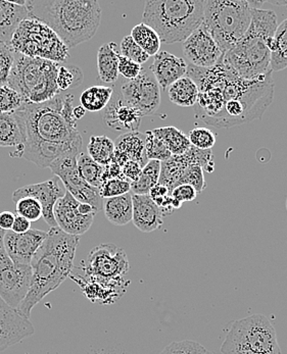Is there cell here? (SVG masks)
I'll use <instances>...</instances> for the list:
<instances>
[{"label": "cell", "instance_id": "obj_1", "mask_svg": "<svg viewBox=\"0 0 287 354\" xmlns=\"http://www.w3.org/2000/svg\"><path fill=\"white\" fill-rule=\"evenodd\" d=\"M63 98L59 95L44 104L24 102L20 113L25 126L26 141L14 156L40 167H48L64 156H78L83 140L77 125L68 123L62 113Z\"/></svg>", "mask_w": 287, "mask_h": 354}, {"label": "cell", "instance_id": "obj_2", "mask_svg": "<svg viewBox=\"0 0 287 354\" xmlns=\"http://www.w3.org/2000/svg\"><path fill=\"white\" fill-rule=\"evenodd\" d=\"M79 243V236L68 235L59 227L47 232L46 239L32 259L31 285L19 306V312L27 319L45 296L57 290L71 276Z\"/></svg>", "mask_w": 287, "mask_h": 354}, {"label": "cell", "instance_id": "obj_3", "mask_svg": "<svg viewBox=\"0 0 287 354\" xmlns=\"http://www.w3.org/2000/svg\"><path fill=\"white\" fill-rule=\"evenodd\" d=\"M29 18L44 21L68 48L91 39L102 21V8L95 0H29Z\"/></svg>", "mask_w": 287, "mask_h": 354}, {"label": "cell", "instance_id": "obj_4", "mask_svg": "<svg viewBox=\"0 0 287 354\" xmlns=\"http://www.w3.org/2000/svg\"><path fill=\"white\" fill-rule=\"evenodd\" d=\"M278 28L277 15L273 10L252 8V21L246 35L223 61L244 80H260L272 75L271 49Z\"/></svg>", "mask_w": 287, "mask_h": 354}, {"label": "cell", "instance_id": "obj_5", "mask_svg": "<svg viewBox=\"0 0 287 354\" xmlns=\"http://www.w3.org/2000/svg\"><path fill=\"white\" fill-rule=\"evenodd\" d=\"M203 0H147L142 23L166 44L184 42L203 21Z\"/></svg>", "mask_w": 287, "mask_h": 354}, {"label": "cell", "instance_id": "obj_6", "mask_svg": "<svg viewBox=\"0 0 287 354\" xmlns=\"http://www.w3.org/2000/svg\"><path fill=\"white\" fill-rule=\"evenodd\" d=\"M61 64L32 59L15 51V61L6 85L18 92L24 102L44 104L59 94L57 70Z\"/></svg>", "mask_w": 287, "mask_h": 354}, {"label": "cell", "instance_id": "obj_7", "mask_svg": "<svg viewBox=\"0 0 287 354\" xmlns=\"http://www.w3.org/2000/svg\"><path fill=\"white\" fill-rule=\"evenodd\" d=\"M252 21V8L243 0H207L203 25L223 53L230 50L246 35Z\"/></svg>", "mask_w": 287, "mask_h": 354}, {"label": "cell", "instance_id": "obj_8", "mask_svg": "<svg viewBox=\"0 0 287 354\" xmlns=\"http://www.w3.org/2000/svg\"><path fill=\"white\" fill-rule=\"evenodd\" d=\"M222 354H281L275 328L264 315L237 319L223 341Z\"/></svg>", "mask_w": 287, "mask_h": 354}, {"label": "cell", "instance_id": "obj_9", "mask_svg": "<svg viewBox=\"0 0 287 354\" xmlns=\"http://www.w3.org/2000/svg\"><path fill=\"white\" fill-rule=\"evenodd\" d=\"M10 47L16 53L32 59L62 64L68 57V46L44 21L28 18L17 28Z\"/></svg>", "mask_w": 287, "mask_h": 354}, {"label": "cell", "instance_id": "obj_10", "mask_svg": "<svg viewBox=\"0 0 287 354\" xmlns=\"http://www.w3.org/2000/svg\"><path fill=\"white\" fill-rule=\"evenodd\" d=\"M6 231L0 229V297L19 310L29 291L32 280L31 266L14 263L4 248Z\"/></svg>", "mask_w": 287, "mask_h": 354}, {"label": "cell", "instance_id": "obj_11", "mask_svg": "<svg viewBox=\"0 0 287 354\" xmlns=\"http://www.w3.org/2000/svg\"><path fill=\"white\" fill-rule=\"evenodd\" d=\"M82 265L84 274L104 280H121L130 269L125 250L113 243L94 248Z\"/></svg>", "mask_w": 287, "mask_h": 354}, {"label": "cell", "instance_id": "obj_12", "mask_svg": "<svg viewBox=\"0 0 287 354\" xmlns=\"http://www.w3.org/2000/svg\"><path fill=\"white\" fill-rule=\"evenodd\" d=\"M78 156H64L55 160L48 169L63 182L64 187L79 203H89L96 212L102 209V197L98 188L81 179L77 169Z\"/></svg>", "mask_w": 287, "mask_h": 354}, {"label": "cell", "instance_id": "obj_13", "mask_svg": "<svg viewBox=\"0 0 287 354\" xmlns=\"http://www.w3.org/2000/svg\"><path fill=\"white\" fill-rule=\"evenodd\" d=\"M121 95L143 117L153 115L160 105V87L151 71L142 70L136 79L124 83Z\"/></svg>", "mask_w": 287, "mask_h": 354}, {"label": "cell", "instance_id": "obj_14", "mask_svg": "<svg viewBox=\"0 0 287 354\" xmlns=\"http://www.w3.org/2000/svg\"><path fill=\"white\" fill-rule=\"evenodd\" d=\"M213 158L212 150H201L192 146L185 153L172 156L168 160L162 162L158 184L166 186L171 193L173 189L177 187L178 181L186 167L198 166L207 173H213L215 169Z\"/></svg>", "mask_w": 287, "mask_h": 354}, {"label": "cell", "instance_id": "obj_15", "mask_svg": "<svg viewBox=\"0 0 287 354\" xmlns=\"http://www.w3.org/2000/svg\"><path fill=\"white\" fill-rule=\"evenodd\" d=\"M182 49L188 63L196 68H214L225 55L203 24L182 42Z\"/></svg>", "mask_w": 287, "mask_h": 354}, {"label": "cell", "instance_id": "obj_16", "mask_svg": "<svg viewBox=\"0 0 287 354\" xmlns=\"http://www.w3.org/2000/svg\"><path fill=\"white\" fill-rule=\"evenodd\" d=\"M66 189L59 185V179L57 177L51 178L42 183L31 184L17 189L12 193V199L15 203L23 197H33L39 201L42 207V216L45 222L50 228L57 227L53 209L55 203L61 197L65 195Z\"/></svg>", "mask_w": 287, "mask_h": 354}, {"label": "cell", "instance_id": "obj_17", "mask_svg": "<svg viewBox=\"0 0 287 354\" xmlns=\"http://www.w3.org/2000/svg\"><path fill=\"white\" fill-rule=\"evenodd\" d=\"M34 332L30 319L0 297V353L32 336Z\"/></svg>", "mask_w": 287, "mask_h": 354}, {"label": "cell", "instance_id": "obj_18", "mask_svg": "<svg viewBox=\"0 0 287 354\" xmlns=\"http://www.w3.org/2000/svg\"><path fill=\"white\" fill-rule=\"evenodd\" d=\"M79 201H76L68 191L65 195L55 203L53 209L55 223L62 231L68 235L79 236L86 233L92 224L96 214H82L79 212Z\"/></svg>", "mask_w": 287, "mask_h": 354}, {"label": "cell", "instance_id": "obj_19", "mask_svg": "<svg viewBox=\"0 0 287 354\" xmlns=\"http://www.w3.org/2000/svg\"><path fill=\"white\" fill-rule=\"evenodd\" d=\"M47 232L31 229L23 234L6 231L4 248L10 259L19 265L31 266L32 259L46 239Z\"/></svg>", "mask_w": 287, "mask_h": 354}, {"label": "cell", "instance_id": "obj_20", "mask_svg": "<svg viewBox=\"0 0 287 354\" xmlns=\"http://www.w3.org/2000/svg\"><path fill=\"white\" fill-rule=\"evenodd\" d=\"M143 115L140 111L128 104L122 95L113 92L110 104L104 109V124L115 132H136L140 127Z\"/></svg>", "mask_w": 287, "mask_h": 354}, {"label": "cell", "instance_id": "obj_21", "mask_svg": "<svg viewBox=\"0 0 287 354\" xmlns=\"http://www.w3.org/2000/svg\"><path fill=\"white\" fill-rule=\"evenodd\" d=\"M80 278L82 279L76 282L80 285L84 295L93 304H113L117 298L124 295L130 283L125 279L104 280V279L86 276V274Z\"/></svg>", "mask_w": 287, "mask_h": 354}, {"label": "cell", "instance_id": "obj_22", "mask_svg": "<svg viewBox=\"0 0 287 354\" xmlns=\"http://www.w3.org/2000/svg\"><path fill=\"white\" fill-rule=\"evenodd\" d=\"M149 71L160 87L165 90L179 79L185 77L187 74V64L181 57L168 51H160L154 57Z\"/></svg>", "mask_w": 287, "mask_h": 354}, {"label": "cell", "instance_id": "obj_23", "mask_svg": "<svg viewBox=\"0 0 287 354\" xmlns=\"http://www.w3.org/2000/svg\"><path fill=\"white\" fill-rule=\"evenodd\" d=\"M128 160L138 162L145 167L149 160L145 153V135L142 133H124L115 142L113 162L123 167Z\"/></svg>", "mask_w": 287, "mask_h": 354}, {"label": "cell", "instance_id": "obj_24", "mask_svg": "<svg viewBox=\"0 0 287 354\" xmlns=\"http://www.w3.org/2000/svg\"><path fill=\"white\" fill-rule=\"evenodd\" d=\"M132 223L139 231L151 233L163 226L164 214L149 195L132 194Z\"/></svg>", "mask_w": 287, "mask_h": 354}, {"label": "cell", "instance_id": "obj_25", "mask_svg": "<svg viewBox=\"0 0 287 354\" xmlns=\"http://www.w3.org/2000/svg\"><path fill=\"white\" fill-rule=\"evenodd\" d=\"M28 18L29 10L26 6V0H0V42L10 45L17 28Z\"/></svg>", "mask_w": 287, "mask_h": 354}, {"label": "cell", "instance_id": "obj_26", "mask_svg": "<svg viewBox=\"0 0 287 354\" xmlns=\"http://www.w3.org/2000/svg\"><path fill=\"white\" fill-rule=\"evenodd\" d=\"M25 141V126L18 111L0 113V147H16L19 150Z\"/></svg>", "mask_w": 287, "mask_h": 354}, {"label": "cell", "instance_id": "obj_27", "mask_svg": "<svg viewBox=\"0 0 287 354\" xmlns=\"http://www.w3.org/2000/svg\"><path fill=\"white\" fill-rule=\"evenodd\" d=\"M120 55L119 47L115 42L106 43L98 49V76L102 82L115 83L119 78Z\"/></svg>", "mask_w": 287, "mask_h": 354}, {"label": "cell", "instance_id": "obj_28", "mask_svg": "<svg viewBox=\"0 0 287 354\" xmlns=\"http://www.w3.org/2000/svg\"><path fill=\"white\" fill-rule=\"evenodd\" d=\"M102 209H104L107 218L110 221L111 224L115 226H126L132 222L131 193L107 199Z\"/></svg>", "mask_w": 287, "mask_h": 354}, {"label": "cell", "instance_id": "obj_29", "mask_svg": "<svg viewBox=\"0 0 287 354\" xmlns=\"http://www.w3.org/2000/svg\"><path fill=\"white\" fill-rule=\"evenodd\" d=\"M168 95L171 102L178 106H194L198 102V87L192 78L185 76L168 88Z\"/></svg>", "mask_w": 287, "mask_h": 354}, {"label": "cell", "instance_id": "obj_30", "mask_svg": "<svg viewBox=\"0 0 287 354\" xmlns=\"http://www.w3.org/2000/svg\"><path fill=\"white\" fill-rule=\"evenodd\" d=\"M154 135L168 148L172 156H181L192 147L187 135L175 127H163L153 130Z\"/></svg>", "mask_w": 287, "mask_h": 354}, {"label": "cell", "instance_id": "obj_31", "mask_svg": "<svg viewBox=\"0 0 287 354\" xmlns=\"http://www.w3.org/2000/svg\"><path fill=\"white\" fill-rule=\"evenodd\" d=\"M113 89L107 86H92L84 90L80 96L81 106L86 111H100L110 104Z\"/></svg>", "mask_w": 287, "mask_h": 354}, {"label": "cell", "instance_id": "obj_32", "mask_svg": "<svg viewBox=\"0 0 287 354\" xmlns=\"http://www.w3.org/2000/svg\"><path fill=\"white\" fill-rule=\"evenodd\" d=\"M160 169L162 162L158 160H149L142 167L138 179L131 183L133 194L149 195V191L160 181Z\"/></svg>", "mask_w": 287, "mask_h": 354}, {"label": "cell", "instance_id": "obj_33", "mask_svg": "<svg viewBox=\"0 0 287 354\" xmlns=\"http://www.w3.org/2000/svg\"><path fill=\"white\" fill-rule=\"evenodd\" d=\"M270 64L272 72H279L287 68V19L276 30Z\"/></svg>", "mask_w": 287, "mask_h": 354}, {"label": "cell", "instance_id": "obj_34", "mask_svg": "<svg viewBox=\"0 0 287 354\" xmlns=\"http://www.w3.org/2000/svg\"><path fill=\"white\" fill-rule=\"evenodd\" d=\"M130 36L149 57H155L156 53H160V43H162L160 37L153 28L145 25V23L135 26Z\"/></svg>", "mask_w": 287, "mask_h": 354}, {"label": "cell", "instance_id": "obj_35", "mask_svg": "<svg viewBox=\"0 0 287 354\" xmlns=\"http://www.w3.org/2000/svg\"><path fill=\"white\" fill-rule=\"evenodd\" d=\"M115 142L108 136H91L89 143V154L100 166L106 167L113 162Z\"/></svg>", "mask_w": 287, "mask_h": 354}, {"label": "cell", "instance_id": "obj_36", "mask_svg": "<svg viewBox=\"0 0 287 354\" xmlns=\"http://www.w3.org/2000/svg\"><path fill=\"white\" fill-rule=\"evenodd\" d=\"M77 169L81 179L94 188H100L102 183L104 167L92 160L89 154L80 153L77 158Z\"/></svg>", "mask_w": 287, "mask_h": 354}, {"label": "cell", "instance_id": "obj_37", "mask_svg": "<svg viewBox=\"0 0 287 354\" xmlns=\"http://www.w3.org/2000/svg\"><path fill=\"white\" fill-rule=\"evenodd\" d=\"M82 81L83 73L80 68L59 64L57 75V85L59 92L77 87Z\"/></svg>", "mask_w": 287, "mask_h": 354}, {"label": "cell", "instance_id": "obj_38", "mask_svg": "<svg viewBox=\"0 0 287 354\" xmlns=\"http://www.w3.org/2000/svg\"><path fill=\"white\" fill-rule=\"evenodd\" d=\"M145 135L147 160L164 162L172 156L167 146L154 135L153 131H147Z\"/></svg>", "mask_w": 287, "mask_h": 354}, {"label": "cell", "instance_id": "obj_39", "mask_svg": "<svg viewBox=\"0 0 287 354\" xmlns=\"http://www.w3.org/2000/svg\"><path fill=\"white\" fill-rule=\"evenodd\" d=\"M18 216L27 218L30 222H36L42 216V207L39 201L33 197H23L16 203Z\"/></svg>", "mask_w": 287, "mask_h": 354}, {"label": "cell", "instance_id": "obj_40", "mask_svg": "<svg viewBox=\"0 0 287 354\" xmlns=\"http://www.w3.org/2000/svg\"><path fill=\"white\" fill-rule=\"evenodd\" d=\"M120 55L139 64L147 63L151 57L136 44L131 36H126L122 40L120 45Z\"/></svg>", "mask_w": 287, "mask_h": 354}, {"label": "cell", "instance_id": "obj_41", "mask_svg": "<svg viewBox=\"0 0 287 354\" xmlns=\"http://www.w3.org/2000/svg\"><path fill=\"white\" fill-rule=\"evenodd\" d=\"M100 197L102 198H113V197L121 196L127 194L131 191V183L127 180L113 179L102 182L98 188Z\"/></svg>", "mask_w": 287, "mask_h": 354}, {"label": "cell", "instance_id": "obj_42", "mask_svg": "<svg viewBox=\"0 0 287 354\" xmlns=\"http://www.w3.org/2000/svg\"><path fill=\"white\" fill-rule=\"evenodd\" d=\"M24 104L22 97L8 85L0 86V113L16 111Z\"/></svg>", "mask_w": 287, "mask_h": 354}, {"label": "cell", "instance_id": "obj_43", "mask_svg": "<svg viewBox=\"0 0 287 354\" xmlns=\"http://www.w3.org/2000/svg\"><path fill=\"white\" fill-rule=\"evenodd\" d=\"M188 139L192 146L201 150H211L216 143L215 134L205 127H198L190 131Z\"/></svg>", "mask_w": 287, "mask_h": 354}, {"label": "cell", "instance_id": "obj_44", "mask_svg": "<svg viewBox=\"0 0 287 354\" xmlns=\"http://www.w3.org/2000/svg\"><path fill=\"white\" fill-rule=\"evenodd\" d=\"M182 184H187L196 189V192L201 193L207 187L205 184V175H203V169L198 166H189L186 167L184 173L182 174L181 178L178 181L177 186Z\"/></svg>", "mask_w": 287, "mask_h": 354}, {"label": "cell", "instance_id": "obj_45", "mask_svg": "<svg viewBox=\"0 0 287 354\" xmlns=\"http://www.w3.org/2000/svg\"><path fill=\"white\" fill-rule=\"evenodd\" d=\"M160 354H207V349L196 341L184 340L173 342Z\"/></svg>", "mask_w": 287, "mask_h": 354}, {"label": "cell", "instance_id": "obj_46", "mask_svg": "<svg viewBox=\"0 0 287 354\" xmlns=\"http://www.w3.org/2000/svg\"><path fill=\"white\" fill-rule=\"evenodd\" d=\"M14 61V49L10 45L0 42V86L6 85Z\"/></svg>", "mask_w": 287, "mask_h": 354}, {"label": "cell", "instance_id": "obj_47", "mask_svg": "<svg viewBox=\"0 0 287 354\" xmlns=\"http://www.w3.org/2000/svg\"><path fill=\"white\" fill-rule=\"evenodd\" d=\"M142 72L141 64L130 61L126 57L120 55L119 59V74L125 77L128 80H134Z\"/></svg>", "mask_w": 287, "mask_h": 354}, {"label": "cell", "instance_id": "obj_48", "mask_svg": "<svg viewBox=\"0 0 287 354\" xmlns=\"http://www.w3.org/2000/svg\"><path fill=\"white\" fill-rule=\"evenodd\" d=\"M198 194V193L196 192V189L192 186L187 185V184H182V185L177 186L171 191L172 198L180 201L181 203L194 201Z\"/></svg>", "mask_w": 287, "mask_h": 354}, {"label": "cell", "instance_id": "obj_49", "mask_svg": "<svg viewBox=\"0 0 287 354\" xmlns=\"http://www.w3.org/2000/svg\"><path fill=\"white\" fill-rule=\"evenodd\" d=\"M142 166L138 162H133V160H128L123 167H122V171H123L124 177L132 183L136 181L140 176L141 171H142Z\"/></svg>", "mask_w": 287, "mask_h": 354}, {"label": "cell", "instance_id": "obj_50", "mask_svg": "<svg viewBox=\"0 0 287 354\" xmlns=\"http://www.w3.org/2000/svg\"><path fill=\"white\" fill-rule=\"evenodd\" d=\"M113 179L127 180L124 177L122 167L115 162H111L108 166L104 167V174H102V182Z\"/></svg>", "mask_w": 287, "mask_h": 354}, {"label": "cell", "instance_id": "obj_51", "mask_svg": "<svg viewBox=\"0 0 287 354\" xmlns=\"http://www.w3.org/2000/svg\"><path fill=\"white\" fill-rule=\"evenodd\" d=\"M30 230H31V222L28 221L27 218H23V216H17L10 231L16 234H23L30 231Z\"/></svg>", "mask_w": 287, "mask_h": 354}, {"label": "cell", "instance_id": "obj_52", "mask_svg": "<svg viewBox=\"0 0 287 354\" xmlns=\"http://www.w3.org/2000/svg\"><path fill=\"white\" fill-rule=\"evenodd\" d=\"M15 218H16V216L8 210L0 212V229L4 230V231H10L14 225Z\"/></svg>", "mask_w": 287, "mask_h": 354}, {"label": "cell", "instance_id": "obj_53", "mask_svg": "<svg viewBox=\"0 0 287 354\" xmlns=\"http://www.w3.org/2000/svg\"><path fill=\"white\" fill-rule=\"evenodd\" d=\"M85 113H86V111H85L81 105L80 106L74 107V109H73V115H74L75 119H76L77 121L82 119V118L84 117Z\"/></svg>", "mask_w": 287, "mask_h": 354}, {"label": "cell", "instance_id": "obj_54", "mask_svg": "<svg viewBox=\"0 0 287 354\" xmlns=\"http://www.w3.org/2000/svg\"><path fill=\"white\" fill-rule=\"evenodd\" d=\"M286 209H287V199H286Z\"/></svg>", "mask_w": 287, "mask_h": 354}]
</instances>
